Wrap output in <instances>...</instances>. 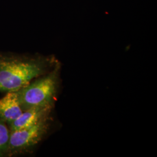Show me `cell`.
I'll list each match as a JSON object with an SVG mask.
<instances>
[{
  "mask_svg": "<svg viewBox=\"0 0 157 157\" xmlns=\"http://www.w3.org/2000/svg\"><path fill=\"white\" fill-rule=\"evenodd\" d=\"M50 59L0 52V91H17L50 68Z\"/></svg>",
  "mask_w": 157,
  "mask_h": 157,
  "instance_id": "obj_1",
  "label": "cell"
},
{
  "mask_svg": "<svg viewBox=\"0 0 157 157\" xmlns=\"http://www.w3.org/2000/svg\"><path fill=\"white\" fill-rule=\"evenodd\" d=\"M52 107H36L23 111L21 115L8 125L11 132L18 130L36 124L50 115Z\"/></svg>",
  "mask_w": 157,
  "mask_h": 157,
  "instance_id": "obj_4",
  "label": "cell"
},
{
  "mask_svg": "<svg viewBox=\"0 0 157 157\" xmlns=\"http://www.w3.org/2000/svg\"><path fill=\"white\" fill-rule=\"evenodd\" d=\"M43 76L16 91L23 111L33 107H52L58 87V69L56 67Z\"/></svg>",
  "mask_w": 157,
  "mask_h": 157,
  "instance_id": "obj_2",
  "label": "cell"
},
{
  "mask_svg": "<svg viewBox=\"0 0 157 157\" xmlns=\"http://www.w3.org/2000/svg\"><path fill=\"white\" fill-rule=\"evenodd\" d=\"M49 126L48 116L32 126L11 132L6 157L15 156L30 150L43 139Z\"/></svg>",
  "mask_w": 157,
  "mask_h": 157,
  "instance_id": "obj_3",
  "label": "cell"
},
{
  "mask_svg": "<svg viewBox=\"0 0 157 157\" xmlns=\"http://www.w3.org/2000/svg\"><path fill=\"white\" fill-rule=\"evenodd\" d=\"M22 112L16 91L6 93L4 97L0 98V120L8 125L16 120Z\"/></svg>",
  "mask_w": 157,
  "mask_h": 157,
  "instance_id": "obj_5",
  "label": "cell"
},
{
  "mask_svg": "<svg viewBox=\"0 0 157 157\" xmlns=\"http://www.w3.org/2000/svg\"><path fill=\"white\" fill-rule=\"evenodd\" d=\"M10 133L8 124L0 120V157H6Z\"/></svg>",
  "mask_w": 157,
  "mask_h": 157,
  "instance_id": "obj_6",
  "label": "cell"
}]
</instances>
